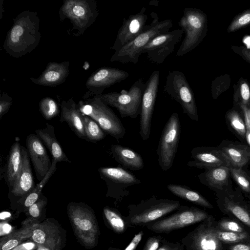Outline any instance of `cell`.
<instances>
[{
    "mask_svg": "<svg viewBox=\"0 0 250 250\" xmlns=\"http://www.w3.org/2000/svg\"><path fill=\"white\" fill-rule=\"evenodd\" d=\"M228 250H250V244L245 243L235 244L229 247Z\"/></svg>",
    "mask_w": 250,
    "mask_h": 250,
    "instance_id": "cell-50",
    "label": "cell"
},
{
    "mask_svg": "<svg viewBox=\"0 0 250 250\" xmlns=\"http://www.w3.org/2000/svg\"><path fill=\"white\" fill-rule=\"evenodd\" d=\"M160 240L158 237L151 236L147 240L143 250H157Z\"/></svg>",
    "mask_w": 250,
    "mask_h": 250,
    "instance_id": "cell-43",
    "label": "cell"
},
{
    "mask_svg": "<svg viewBox=\"0 0 250 250\" xmlns=\"http://www.w3.org/2000/svg\"><path fill=\"white\" fill-rule=\"evenodd\" d=\"M183 245L177 244L170 245V244H165L158 248L157 250H183Z\"/></svg>",
    "mask_w": 250,
    "mask_h": 250,
    "instance_id": "cell-49",
    "label": "cell"
},
{
    "mask_svg": "<svg viewBox=\"0 0 250 250\" xmlns=\"http://www.w3.org/2000/svg\"><path fill=\"white\" fill-rule=\"evenodd\" d=\"M69 61L50 62L39 77H30V80L37 85L56 86L65 82L69 74Z\"/></svg>",
    "mask_w": 250,
    "mask_h": 250,
    "instance_id": "cell-20",
    "label": "cell"
},
{
    "mask_svg": "<svg viewBox=\"0 0 250 250\" xmlns=\"http://www.w3.org/2000/svg\"><path fill=\"white\" fill-rule=\"evenodd\" d=\"M228 118L232 127L242 137H246V128L244 122L235 111L229 113Z\"/></svg>",
    "mask_w": 250,
    "mask_h": 250,
    "instance_id": "cell-39",
    "label": "cell"
},
{
    "mask_svg": "<svg viewBox=\"0 0 250 250\" xmlns=\"http://www.w3.org/2000/svg\"><path fill=\"white\" fill-rule=\"evenodd\" d=\"M178 201L157 198L155 196L128 206V213L124 217L129 227L146 226L162 217L176 210L181 206Z\"/></svg>",
    "mask_w": 250,
    "mask_h": 250,
    "instance_id": "cell-3",
    "label": "cell"
},
{
    "mask_svg": "<svg viewBox=\"0 0 250 250\" xmlns=\"http://www.w3.org/2000/svg\"><path fill=\"white\" fill-rule=\"evenodd\" d=\"M67 212L79 241L87 248L94 247L98 242L99 229L93 210L83 203L71 202L67 206Z\"/></svg>",
    "mask_w": 250,
    "mask_h": 250,
    "instance_id": "cell-4",
    "label": "cell"
},
{
    "mask_svg": "<svg viewBox=\"0 0 250 250\" xmlns=\"http://www.w3.org/2000/svg\"><path fill=\"white\" fill-rule=\"evenodd\" d=\"M160 81V72L156 70L150 74L146 82L142 96L140 121V135L144 141L148 139L151 120Z\"/></svg>",
    "mask_w": 250,
    "mask_h": 250,
    "instance_id": "cell-13",
    "label": "cell"
},
{
    "mask_svg": "<svg viewBox=\"0 0 250 250\" xmlns=\"http://www.w3.org/2000/svg\"><path fill=\"white\" fill-rule=\"evenodd\" d=\"M145 86L146 83L140 78L127 90L123 89L120 92H111L98 97L107 105L116 108L122 118L135 119L141 113Z\"/></svg>",
    "mask_w": 250,
    "mask_h": 250,
    "instance_id": "cell-7",
    "label": "cell"
},
{
    "mask_svg": "<svg viewBox=\"0 0 250 250\" xmlns=\"http://www.w3.org/2000/svg\"><path fill=\"white\" fill-rule=\"evenodd\" d=\"M183 34V31L180 28L159 35L143 48L142 54L146 53L147 59L152 63L161 64L173 52Z\"/></svg>",
    "mask_w": 250,
    "mask_h": 250,
    "instance_id": "cell-16",
    "label": "cell"
},
{
    "mask_svg": "<svg viewBox=\"0 0 250 250\" xmlns=\"http://www.w3.org/2000/svg\"><path fill=\"white\" fill-rule=\"evenodd\" d=\"M98 172L107 184V195L119 198L129 194L127 188L139 184L141 181L135 175L121 167H102Z\"/></svg>",
    "mask_w": 250,
    "mask_h": 250,
    "instance_id": "cell-14",
    "label": "cell"
},
{
    "mask_svg": "<svg viewBox=\"0 0 250 250\" xmlns=\"http://www.w3.org/2000/svg\"><path fill=\"white\" fill-rule=\"evenodd\" d=\"M129 74L114 67H103L93 72L85 83L86 92L83 97L86 100L103 94L105 89L127 79Z\"/></svg>",
    "mask_w": 250,
    "mask_h": 250,
    "instance_id": "cell-15",
    "label": "cell"
},
{
    "mask_svg": "<svg viewBox=\"0 0 250 250\" xmlns=\"http://www.w3.org/2000/svg\"><path fill=\"white\" fill-rule=\"evenodd\" d=\"M229 167L223 166L212 168L201 175L202 179L208 186L217 188L222 187L228 182Z\"/></svg>",
    "mask_w": 250,
    "mask_h": 250,
    "instance_id": "cell-30",
    "label": "cell"
},
{
    "mask_svg": "<svg viewBox=\"0 0 250 250\" xmlns=\"http://www.w3.org/2000/svg\"><path fill=\"white\" fill-rule=\"evenodd\" d=\"M217 229L221 230L241 233L246 231L243 226L237 221L231 218H222L215 222Z\"/></svg>",
    "mask_w": 250,
    "mask_h": 250,
    "instance_id": "cell-37",
    "label": "cell"
},
{
    "mask_svg": "<svg viewBox=\"0 0 250 250\" xmlns=\"http://www.w3.org/2000/svg\"><path fill=\"white\" fill-rule=\"evenodd\" d=\"M215 220L209 215L184 237L182 244L187 250H225L215 233Z\"/></svg>",
    "mask_w": 250,
    "mask_h": 250,
    "instance_id": "cell-12",
    "label": "cell"
},
{
    "mask_svg": "<svg viewBox=\"0 0 250 250\" xmlns=\"http://www.w3.org/2000/svg\"><path fill=\"white\" fill-rule=\"evenodd\" d=\"M3 0H1L0 2V19H1L2 18V13L4 12V8L3 7Z\"/></svg>",
    "mask_w": 250,
    "mask_h": 250,
    "instance_id": "cell-52",
    "label": "cell"
},
{
    "mask_svg": "<svg viewBox=\"0 0 250 250\" xmlns=\"http://www.w3.org/2000/svg\"><path fill=\"white\" fill-rule=\"evenodd\" d=\"M205 15L199 10L185 8L178 25L185 37L176 52L177 56H183L193 49L203 39L206 25Z\"/></svg>",
    "mask_w": 250,
    "mask_h": 250,
    "instance_id": "cell-9",
    "label": "cell"
},
{
    "mask_svg": "<svg viewBox=\"0 0 250 250\" xmlns=\"http://www.w3.org/2000/svg\"><path fill=\"white\" fill-rule=\"evenodd\" d=\"M163 90L180 104L184 114L190 119L198 121L194 94L183 72L179 70H169L166 77Z\"/></svg>",
    "mask_w": 250,
    "mask_h": 250,
    "instance_id": "cell-8",
    "label": "cell"
},
{
    "mask_svg": "<svg viewBox=\"0 0 250 250\" xmlns=\"http://www.w3.org/2000/svg\"><path fill=\"white\" fill-rule=\"evenodd\" d=\"M13 103V98L7 93L2 92L0 97V120L9 110Z\"/></svg>",
    "mask_w": 250,
    "mask_h": 250,
    "instance_id": "cell-41",
    "label": "cell"
},
{
    "mask_svg": "<svg viewBox=\"0 0 250 250\" xmlns=\"http://www.w3.org/2000/svg\"><path fill=\"white\" fill-rule=\"evenodd\" d=\"M167 188L173 194L183 199L205 208H213L212 205L200 193L186 186L169 184Z\"/></svg>",
    "mask_w": 250,
    "mask_h": 250,
    "instance_id": "cell-29",
    "label": "cell"
},
{
    "mask_svg": "<svg viewBox=\"0 0 250 250\" xmlns=\"http://www.w3.org/2000/svg\"><path fill=\"white\" fill-rule=\"evenodd\" d=\"M174 214L147 224L146 228L156 233H169L206 220L209 216L203 210L181 206Z\"/></svg>",
    "mask_w": 250,
    "mask_h": 250,
    "instance_id": "cell-11",
    "label": "cell"
},
{
    "mask_svg": "<svg viewBox=\"0 0 250 250\" xmlns=\"http://www.w3.org/2000/svg\"><path fill=\"white\" fill-rule=\"evenodd\" d=\"M56 162L52 161L51 167L46 176L36 185L34 189L24 198L23 205L25 208H28L39 199L42 193V191L43 188L56 171Z\"/></svg>",
    "mask_w": 250,
    "mask_h": 250,
    "instance_id": "cell-33",
    "label": "cell"
},
{
    "mask_svg": "<svg viewBox=\"0 0 250 250\" xmlns=\"http://www.w3.org/2000/svg\"><path fill=\"white\" fill-rule=\"evenodd\" d=\"M222 210L228 215L233 216L250 228V206L226 197L223 200Z\"/></svg>",
    "mask_w": 250,
    "mask_h": 250,
    "instance_id": "cell-26",
    "label": "cell"
},
{
    "mask_svg": "<svg viewBox=\"0 0 250 250\" xmlns=\"http://www.w3.org/2000/svg\"><path fill=\"white\" fill-rule=\"evenodd\" d=\"M47 203V199L42 193L40 195L36 202L28 208V211L31 218L23 223V225L33 224L35 220L38 219L41 215L43 208Z\"/></svg>",
    "mask_w": 250,
    "mask_h": 250,
    "instance_id": "cell-36",
    "label": "cell"
},
{
    "mask_svg": "<svg viewBox=\"0 0 250 250\" xmlns=\"http://www.w3.org/2000/svg\"><path fill=\"white\" fill-rule=\"evenodd\" d=\"M11 213L8 211H2L0 214V218L1 220H5L10 217Z\"/></svg>",
    "mask_w": 250,
    "mask_h": 250,
    "instance_id": "cell-51",
    "label": "cell"
},
{
    "mask_svg": "<svg viewBox=\"0 0 250 250\" xmlns=\"http://www.w3.org/2000/svg\"><path fill=\"white\" fill-rule=\"evenodd\" d=\"M215 233L217 238L223 244H237L250 241V236L247 231L241 233L226 231L219 230L215 227Z\"/></svg>",
    "mask_w": 250,
    "mask_h": 250,
    "instance_id": "cell-34",
    "label": "cell"
},
{
    "mask_svg": "<svg viewBox=\"0 0 250 250\" xmlns=\"http://www.w3.org/2000/svg\"><path fill=\"white\" fill-rule=\"evenodd\" d=\"M144 231L143 230L135 234L130 243L124 250H136L142 239Z\"/></svg>",
    "mask_w": 250,
    "mask_h": 250,
    "instance_id": "cell-44",
    "label": "cell"
},
{
    "mask_svg": "<svg viewBox=\"0 0 250 250\" xmlns=\"http://www.w3.org/2000/svg\"><path fill=\"white\" fill-rule=\"evenodd\" d=\"M250 22V12L247 13L235 21L229 27V31H232Z\"/></svg>",
    "mask_w": 250,
    "mask_h": 250,
    "instance_id": "cell-42",
    "label": "cell"
},
{
    "mask_svg": "<svg viewBox=\"0 0 250 250\" xmlns=\"http://www.w3.org/2000/svg\"><path fill=\"white\" fill-rule=\"evenodd\" d=\"M99 14L95 0H64L59 10L60 20H69L72 30H76L73 35H83L95 21Z\"/></svg>",
    "mask_w": 250,
    "mask_h": 250,
    "instance_id": "cell-6",
    "label": "cell"
},
{
    "mask_svg": "<svg viewBox=\"0 0 250 250\" xmlns=\"http://www.w3.org/2000/svg\"><path fill=\"white\" fill-rule=\"evenodd\" d=\"M12 227L8 223L5 222L0 223V233L1 236L10 234L12 232Z\"/></svg>",
    "mask_w": 250,
    "mask_h": 250,
    "instance_id": "cell-47",
    "label": "cell"
},
{
    "mask_svg": "<svg viewBox=\"0 0 250 250\" xmlns=\"http://www.w3.org/2000/svg\"><path fill=\"white\" fill-rule=\"evenodd\" d=\"M39 110L42 116L46 120H50L57 116L60 112L56 102L49 97L43 98L40 101Z\"/></svg>",
    "mask_w": 250,
    "mask_h": 250,
    "instance_id": "cell-35",
    "label": "cell"
},
{
    "mask_svg": "<svg viewBox=\"0 0 250 250\" xmlns=\"http://www.w3.org/2000/svg\"><path fill=\"white\" fill-rule=\"evenodd\" d=\"M104 215L111 229L116 233L120 234L125 232L127 227L125 219L119 212L109 207L103 210Z\"/></svg>",
    "mask_w": 250,
    "mask_h": 250,
    "instance_id": "cell-32",
    "label": "cell"
},
{
    "mask_svg": "<svg viewBox=\"0 0 250 250\" xmlns=\"http://www.w3.org/2000/svg\"><path fill=\"white\" fill-rule=\"evenodd\" d=\"M83 119L86 140L96 142L104 138L105 133L94 120L83 114Z\"/></svg>",
    "mask_w": 250,
    "mask_h": 250,
    "instance_id": "cell-31",
    "label": "cell"
},
{
    "mask_svg": "<svg viewBox=\"0 0 250 250\" xmlns=\"http://www.w3.org/2000/svg\"><path fill=\"white\" fill-rule=\"evenodd\" d=\"M78 106L82 113L94 120L106 134L117 140L125 136V129L121 120L100 97L80 101Z\"/></svg>",
    "mask_w": 250,
    "mask_h": 250,
    "instance_id": "cell-5",
    "label": "cell"
},
{
    "mask_svg": "<svg viewBox=\"0 0 250 250\" xmlns=\"http://www.w3.org/2000/svg\"><path fill=\"white\" fill-rule=\"evenodd\" d=\"M23 239L18 236L15 231L4 236L0 240L1 250H12L22 243Z\"/></svg>",
    "mask_w": 250,
    "mask_h": 250,
    "instance_id": "cell-40",
    "label": "cell"
},
{
    "mask_svg": "<svg viewBox=\"0 0 250 250\" xmlns=\"http://www.w3.org/2000/svg\"><path fill=\"white\" fill-rule=\"evenodd\" d=\"M114 250H120V249H115Z\"/></svg>",
    "mask_w": 250,
    "mask_h": 250,
    "instance_id": "cell-53",
    "label": "cell"
},
{
    "mask_svg": "<svg viewBox=\"0 0 250 250\" xmlns=\"http://www.w3.org/2000/svg\"><path fill=\"white\" fill-rule=\"evenodd\" d=\"M61 122H66L80 138L86 140L83 114L81 112L78 104L72 98L67 101L63 100L61 104Z\"/></svg>",
    "mask_w": 250,
    "mask_h": 250,
    "instance_id": "cell-21",
    "label": "cell"
},
{
    "mask_svg": "<svg viewBox=\"0 0 250 250\" xmlns=\"http://www.w3.org/2000/svg\"><path fill=\"white\" fill-rule=\"evenodd\" d=\"M219 151L230 167L241 168L250 159V150L246 146L231 145Z\"/></svg>",
    "mask_w": 250,
    "mask_h": 250,
    "instance_id": "cell-27",
    "label": "cell"
},
{
    "mask_svg": "<svg viewBox=\"0 0 250 250\" xmlns=\"http://www.w3.org/2000/svg\"><path fill=\"white\" fill-rule=\"evenodd\" d=\"M21 146L15 142L11 147L6 169L7 183L11 189L14 187L22 166Z\"/></svg>",
    "mask_w": 250,
    "mask_h": 250,
    "instance_id": "cell-28",
    "label": "cell"
},
{
    "mask_svg": "<svg viewBox=\"0 0 250 250\" xmlns=\"http://www.w3.org/2000/svg\"><path fill=\"white\" fill-rule=\"evenodd\" d=\"M22 166L11 193L16 196L24 198L35 188L29 156L26 148L21 146Z\"/></svg>",
    "mask_w": 250,
    "mask_h": 250,
    "instance_id": "cell-22",
    "label": "cell"
},
{
    "mask_svg": "<svg viewBox=\"0 0 250 250\" xmlns=\"http://www.w3.org/2000/svg\"><path fill=\"white\" fill-rule=\"evenodd\" d=\"M151 16L152 21L148 26L132 41L115 51L110 62L137 63L143 48L154 37L169 31L173 26L171 19L160 21L158 15L154 12L151 13Z\"/></svg>",
    "mask_w": 250,
    "mask_h": 250,
    "instance_id": "cell-2",
    "label": "cell"
},
{
    "mask_svg": "<svg viewBox=\"0 0 250 250\" xmlns=\"http://www.w3.org/2000/svg\"><path fill=\"white\" fill-rule=\"evenodd\" d=\"M40 20L35 11L25 10L13 19L3 48L10 56L19 58L33 51L40 43Z\"/></svg>",
    "mask_w": 250,
    "mask_h": 250,
    "instance_id": "cell-1",
    "label": "cell"
},
{
    "mask_svg": "<svg viewBox=\"0 0 250 250\" xmlns=\"http://www.w3.org/2000/svg\"><path fill=\"white\" fill-rule=\"evenodd\" d=\"M26 145L38 180L42 181L50 170L52 162L43 144L38 136L29 134Z\"/></svg>",
    "mask_w": 250,
    "mask_h": 250,
    "instance_id": "cell-19",
    "label": "cell"
},
{
    "mask_svg": "<svg viewBox=\"0 0 250 250\" xmlns=\"http://www.w3.org/2000/svg\"><path fill=\"white\" fill-rule=\"evenodd\" d=\"M37 245L33 241L22 243L12 250H35L37 249Z\"/></svg>",
    "mask_w": 250,
    "mask_h": 250,
    "instance_id": "cell-45",
    "label": "cell"
},
{
    "mask_svg": "<svg viewBox=\"0 0 250 250\" xmlns=\"http://www.w3.org/2000/svg\"><path fill=\"white\" fill-rule=\"evenodd\" d=\"M241 95L245 102H247L250 97V91L248 85L246 83H243L241 86Z\"/></svg>",
    "mask_w": 250,
    "mask_h": 250,
    "instance_id": "cell-48",
    "label": "cell"
},
{
    "mask_svg": "<svg viewBox=\"0 0 250 250\" xmlns=\"http://www.w3.org/2000/svg\"><path fill=\"white\" fill-rule=\"evenodd\" d=\"M191 155L193 160L187 163L189 167L208 169L223 166L229 167L228 162L219 150H209L196 147L191 150Z\"/></svg>",
    "mask_w": 250,
    "mask_h": 250,
    "instance_id": "cell-23",
    "label": "cell"
},
{
    "mask_svg": "<svg viewBox=\"0 0 250 250\" xmlns=\"http://www.w3.org/2000/svg\"><path fill=\"white\" fill-rule=\"evenodd\" d=\"M146 8L142 7L137 13L124 18L123 24L118 31L115 42L111 49L115 51L134 39L144 31L148 25L146 24L148 17L145 14Z\"/></svg>",
    "mask_w": 250,
    "mask_h": 250,
    "instance_id": "cell-17",
    "label": "cell"
},
{
    "mask_svg": "<svg viewBox=\"0 0 250 250\" xmlns=\"http://www.w3.org/2000/svg\"><path fill=\"white\" fill-rule=\"evenodd\" d=\"M242 108L244 114L246 133H250V109L244 104L242 105Z\"/></svg>",
    "mask_w": 250,
    "mask_h": 250,
    "instance_id": "cell-46",
    "label": "cell"
},
{
    "mask_svg": "<svg viewBox=\"0 0 250 250\" xmlns=\"http://www.w3.org/2000/svg\"><path fill=\"white\" fill-rule=\"evenodd\" d=\"M110 151L114 160L125 168L139 170L144 167L141 156L128 147L114 145L111 146Z\"/></svg>",
    "mask_w": 250,
    "mask_h": 250,
    "instance_id": "cell-25",
    "label": "cell"
},
{
    "mask_svg": "<svg viewBox=\"0 0 250 250\" xmlns=\"http://www.w3.org/2000/svg\"><path fill=\"white\" fill-rule=\"evenodd\" d=\"M35 132L49 151L52 161L56 163H71L56 138L54 127L52 125L46 123L44 128L36 129Z\"/></svg>",
    "mask_w": 250,
    "mask_h": 250,
    "instance_id": "cell-24",
    "label": "cell"
},
{
    "mask_svg": "<svg viewBox=\"0 0 250 250\" xmlns=\"http://www.w3.org/2000/svg\"><path fill=\"white\" fill-rule=\"evenodd\" d=\"M37 248L46 250H61L63 236L60 227L49 219L35 224L30 238Z\"/></svg>",
    "mask_w": 250,
    "mask_h": 250,
    "instance_id": "cell-18",
    "label": "cell"
},
{
    "mask_svg": "<svg viewBox=\"0 0 250 250\" xmlns=\"http://www.w3.org/2000/svg\"><path fill=\"white\" fill-rule=\"evenodd\" d=\"M180 133L179 116L174 112L164 127L156 152L159 165L163 171L168 170L173 164L178 148Z\"/></svg>",
    "mask_w": 250,
    "mask_h": 250,
    "instance_id": "cell-10",
    "label": "cell"
},
{
    "mask_svg": "<svg viewBox=\"0 0 250 250\" xmlns=\"http://www.w3.org/2000/svg\"><path fill=\"white\" fill-rule=\"evenodd\" d=\"M231 174L239 187L245 192H250V179L241 168L229 167Z\"/></svg>",
    "mask_w": 250,
    "mask_h": 250,
    "instance_id": "cell-38",
    "label": "cell"
}]
</instances>
